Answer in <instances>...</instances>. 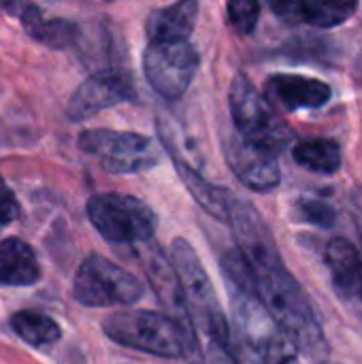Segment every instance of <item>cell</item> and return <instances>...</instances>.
Instances as JSON below:
<instances>
[{
    "instance_id": "obj_1",
    "label": "cell",
    "mask_w": 362,
    "mask_h": 364,
    "mask_svg": "<svg viewBox=\"0 0 362 364\" xmlns=\"http://www.w3.org/2000/svg\"><path fill=\"white\" fill-rule=\"evenodd\" d=\"M252 269L262 303L294 341L299 352L312 360H324L329 356V343L324 339L322 326L316 318L309 296L294 275L288 273L282 258Z\"/></svg>"
},
{
    "instance_id": "obj_2",
    "label": "cell",
    "mask_w": 362,
    "mask_h": 364,
    "mask_svg": "<svg viewBox=\"0 0 362 364\" xmlns=\"http://www.w3.org/2000/svg\"><path fill=\"white\" fill-rule=\"evenodd\" d=\"M237 356L250 364H299V348L262 303L256 279L226 284Z\"/></svg>"
},
{
    "instance_id": "obj_3",
    "label": "cell",
    "mask_w": 362,
    "mask_h": 364,
    "mask_svg": "<svg viewBox=\"0 0 362 364\" xmlns=\"http://www.w3.org/2000/svg\"><path fill=\"white\" fill-rule=\"evenodd\" d=\"M171 262L181 282L183 296L196 328L209 337V343L218 354H222L228 363H235L239 356L233 343V333L198 254L186 239H175L171 245Z\"/></svg>"
},
{
    "instance_id": "obj_4",
    "label": "cell",
    "mask_w": 362,
    "mask_h": 364,
    "mask_svg": "<svg viewBox=\"0 0 362 364\" xmlns=\"http://www.w3.org/2000/svg\"><path fill=\"white\" fill-rule=\"evenodd\" d=\"M105 335L124 348L154 354L160 358H183L188 356V337L177 320L169 314L130 309L117 311L102 322Z\"/></svg>"
},
{
    "instance_id": "obj_5",
    "label": "cell",
    "mask_w": 362,
    "mask_h": 364,
    "mask_svg": "<svg viewBox=\"0 0 362 364\" xmlns=\"http://www.w3.org/2000/svg\"><path fill=\"white\" fill-rule=\"evenodd\" d=\"M228 102L235 128L241 136L275 156L292 145V128L275 113V107L269 102V98L262 96L245 75H235Z\"/></svg>"
},
{
    "instance_id": "obj_6",
    "label": "cell",
    "mask_w": 362,
    "mask_h": 364,
    "mask_svg": "<svg viewBox=\"0 0 362 364\" xmlns=\"http://www.w3.org/2000/svg\"><path fill=\"white\" fill-rule=\"evenodd\" d=\"M87 218L98 235L113 245H143L156 232V213L128 194H96L87 200Z\"/></svg>"
},
{
    "instance_id": "obj_7",
    "label": "cell",
    "mask_w": 362,
    "mask_h": 364,
    "mask_svg": "<svg viewBox=\"0 0 362 364\" xmlns=\"http://www.w3.org/2000/svg\"><path fill=\"white\" fill-rule=\"evenodd\" d=\"M75 299L85 307L134 305L143 296V284L124 267L100 254H90L73 282Z\"/></svg>"
},
{
    "instance_id": "obj_8",
    "label": "cell",
    "mask_w": 362,
    "mask_h": 364,
    "mask_svg": "<svg viewBox=\"0 0 362 364\" xmlns=\"http://www.w3.org/2000/svg\"><path fill=\"white\" fill-rule=\"evenodd\" d=\"M77 145L94 156L100 166L115 175L143 173L160 162L158 145L139 132H119L109 128L83 130Z\"/></svg>"
},
{
    "instance_id": "obj_9",
    "label": "cell",
    "mask_w": 362,
    "mask_h": 364,
    "mask_svg": "<svg viewBox=\"0 0 362 364\" xmlns=\"http://www.w3.org/2000/svg\"><path fill=\"white\" fill-rule=\"evenodd\" d=\"M198 68V53L188 41L149 43L143 53V73L154 92L177 100L190 87Z\"/></svg>"
},
{
    "instance_id": "obj_10",
    "label": "cell",
    "mask_w": 362,
    "mask_h": 364,
    "mask_svg": "<svg viewBox=\"0 0 362 364\" xmlns=\"http://www.w3.org/2000/svg\"><path fill=\"white\" fill-rule=\"evenodd\" d=\"M224 156L235 177L254 192H271L282 181L277 156L254 145L239 132L224 139Z\"/></svg>"
},
{
    "instance_id": "obj_11",
    "label": "cell",
    "mask_w": 362,
    "mask_h": 364,
    "mask_svg": "<svg viewBox=\"0 0 362 364\" xmlns=\"http://www.w3.org/2000/svg\"><path fill=\"white\" fill-rule=\"evenodd\" d=\"M132 98H134V87H132V79L126 73L102 70L85 79L75 90V94L68 100L66 115L73 122H81Z\"/></svg>"
},
{
    "instance_id": "obj_12",
    "label": "cell",
    "mask_w": 362,
    "mask_h": 364,
    "mask_svg": "<svg viewBox=\"0 0 362 364\" xmlns=\"http://www.w3.org/2000/svg\"><path fill=\"white\" fill-rule=\"evenodd\" d=\"M265 96L273 107L284 111L318 109L329 102L331 85L303 75H273L267 79Z\"/></svg>"
},
{
    "instance_id": "obj_13",
    "label": "cell",
    "mask_w": 362,
    "mask_h": 364,
    "mask_svg": "<svg viewBox=\"0 0 362 364\" xmlns=\"http://www.w3.org/2000/svg\"><path fill=\"white\" fill-rule=\"evenodd\" d=\"M324 260L335 294L346 303H362V258L354 243L344 237L329 241Z\"/></svg>"
},
{
    "instance_id": "obj_14",
    "label": "cell",
    "mask_w": 362,
    "mask_h": 364,
    "mask_svg": "<svg viewBox=\"0 0 362 364\" xmlns=\"http://www.w3.org/2000/svg\"><path fill=\"white\" fill-rule=\"evenodd\" d=\"M198 19V0H179L175 4L151 11L145 30L149 43L188 41Z\"/></svg>"
},
{
    "instance_id": "obj_15",
    "label": "cell",
    "mask_w": 362,
    "mask_h": 364,
    "mask_svg": "<svg viewBox=\"0 0 362 364\" xmlns=\"http://www.w3.org/2000/svg\"><path fill=\"white\" fill-rule=\"evenodd\" d=\"M41 279V267L34 250L17 239L0 241V286H34Z\"/></svg>"
},
{
    "instance_id": "obj_16",
    "label": "cell",
    "mask_w": 362,
    "mask_h": 364,
    "mask_svg": "<svg viewBox=\"0 0 362 364\" xmlns=\"http://www.w3.org/2000/svg\"><path fill=\"white\" fill-rule=\"evenodd\" d=\"M171 149V147H169ZM171 156H173V162H175V168L181 177V181L186 183V188L190 190V194L194 196V200L209 213L213 215L215 220L220 222H230V209H233V200L235 196L220 188V186H213L209 183L205 177H201L188 162H183L175 149H171Z\"/></svg>"
},
{
    "instance_id": "obj_17",
    "label": "cell",
    "mask_w": 362,
    "mask_h": 364,
    "mask_svg": "<svg viewBox=\"0 0 362 364\" xmlns=\"http://www.w3.org/2000/svg\"><path fill=\"white\" fill-rule=\"evenodd\" d=\"M17 17L23 26V30L34 41L47 45L51 49L70 47L79 41V34H81L79 26L68 19H45L43 11L32 2H26Z\"/></svg>"
},
{
    "instance_id": "obj_18",
    "label": "cell",
    "mask_w": 362,
    "mask_h": 364,
    "mask_svg": "<svg viewBox=\"0 0 362 364\" xmlns=\"http://www.w3.org/2000/svg\"><path fill=\"white\" fill-rule=\"evenodd\" d=\"M292 156L297 164L312 173L320 175H333L341 168V147L335 141L329 139H314V141H301L294 145Z\"/></svg>"
},
{
    "instance_id": "obj_19",
    "label": "cell",
    "mask_w": 362,
    "mask_h": 364,
    "mask_svg": "<svg viewBox=\"0 0 362 364\" xmlns=\"http://www.w3.org/2000/svg\"><path fill=\"white\" fill-rule=\"evenodd\" d=\"M11 328L21 341L32 348L53 346L62 337L58 322L38 311H17L15 316H11Z\"/></svg>"
},
{
    "instance_id": "obj_20",
    "label": "cell",
    "mask_w": 362,
    "mask_h": 364,
    "mask_svg": "<svg viewBox=\"0 0 362 364\" xmlns=\"http://www.w3.org/2000/svg\"><path fill=\"white\" fill-rule=\"evenodd\" d=\"M358 9V0H309L305 23L316 28H333L348 21Z\"/></svg>"
},
{
    "instance_id": "obj_21",
    "label": "cell",
    "mask_w": 362,
    "mask_h": 364,
    "mask_svg": "<svg viewBox=\"0 0 362 364\" xmlns=\"http://www.w3.org/2000/svg\"><path fill=\"white\" fill-rule=\"evenodd\" d=\"M258 15H260L258 0H228V4H226L228 23L241 36L252 34V30L258 23Z\"/></svg>"
},
{
    "instance_id": "obj_22",
    "label": "cell",
    "mask_w": 362,
    "mask_h": 364,
    "mask_svg": "<svg viewBox=\"0 0 362 364\" xmlns=\"http://www.w3.org/2000/svg\"><path fill=\"white\" fill-rule=\"evenodd\" d=\"M297 218L322 228H329L335 224V209L322 200H299L297 203Z\"/></svg>"
},
{
    "instance_id": "obj_23",
    "label": "cell",
    "mask_w": 362,
    "mask_h": 364,
    "mask_svg": "<svg viewBox=\"0 0 362 364\" xmlns=\"http://www.w3.org/2000/svg\"><path fill=\"white\" fill-rule=\"evenodd\" d=\"M307 2H309V0H269L271 9H273L282 19L292 21V23L305 21Z\"/></svg>"
},
{
    "instance_id": "obj_24",
    "label": "cell",
    "mask_w": 362,
    "mask_h": 364,
    "mask_svg": "<svg viewBox=\"0 0 362 364\" xmlns=\"http://www.w3.org/2000/svg\"><path fill=\"white\" fill-rule=\"evenodd\" d=\"M19 218V203L6 181L0 177V228L9 226Z\"/></svg>"
},
{
    "instance_id": "obj_25",
    "label": "cell",
    "mask_w": 362,
    "mask_h": 364,
    "mask_svg": "<svg viewBox=\"0 0 362 364\" xmlns=\"http://www.w3.org/2000/svg\"><path fill=\"white\" fill-rule=\"evenodd\" d=\"M352 207H354V218H356L358 230L362 232V188L354 190V194H352Z\"/></svg>"
},
{
    "instance_id": "obj_26",
    "label": "cell",
    "mask_w": 362,
    "mask_h": 364,
    "mask_svg": "<svg viewBox=\"0 0 362 364\" xmlns=\"http://www.w3.org/2000/svg\"><path fill=\"white\" fill-rule=\"evenodd\" d=\"M23 4H26V0H0V11L19 15V11H21Z\"/></svg>"
}]
</instances>
